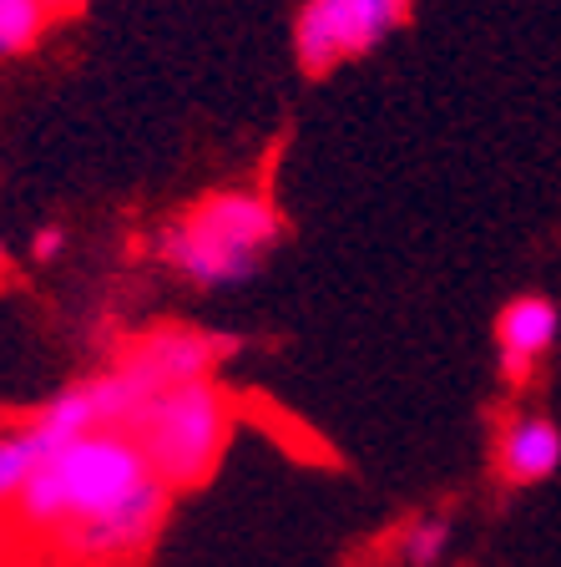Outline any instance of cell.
Instances as JSON below:
<instances>
[{
	"label": "cell",
	"instance_id": "6da1fadb",
	"mask_svg": "<svg viewBox=\"0 0 561 567\" xmlns=\"http://www.w3.org/2000/svg\"><path fill=\"white\" fill-rule=\"evenodd\" d=\"M11 512L71 563L127 567L167 527L173 486L157 482L122 425H106L56 441Z\"/></svg>",
	"mask_w": 561,
	"mask_h": 567
},
{
	"label": "cell",
	"instance_id": "7a4b0ae2",
	"mask_svg": "<svg viewBox=\"0 0 561 567\" xmlns=\"http://www.w3.org/2000/svg\"><path fill=\"white\" fill-rule=\"evenodd\" d=\"M283 244V213L258 188H218L157 228V259L193 289L248 284Z\"/></svg>",
	"mask_w": 561,
	"mask_h": 567
},
{
	"label": "cell",
	"instance_id": "3957f363",
	"mask_svg": "<svg viewBox=\"0 0 561 567\" xmlns=\"http://www.w3.org/2000/svg\"><path fill=\"white\" fill-rule=\"evenodd\" d=\"M127 436L147 456L153 476L173 492L202 486L233 436V401L218 380H187V385L153 390L132 411Z\"/></svg>",
	"mask_w": 561,
	"mask_h": 567
},
{
	"label": "cell",
	"instance_id": "277c9868",
	"mask_svg": "<svg viewBox=\"0 0 561 567\" xmlns=\"http://www.w3.org/2000/svg\"><path fill=\"white\" fill-rule=\"evenodd\" d=\"M409 6L415 0H304L293 16V61L324 82L329 71L374 56L409 21Z\"/></svg>",
	"mask_w": 561,
	"mask_h": 567
},
{
	"label": "cell",
	"instance_id": "5b68a950",
	"mask_svg": "<svg viewBox=\"0 0 561 567\" xmlns=\"http://www.w3.org/2000/svg\"><path fill=\"white\" fill-rule=\"evenodd\" d=\"M238 354L233 334H212L198 324H163V330L132 340L117 354V365L132 370L147 390H167V385H187V380H212V370Z\"/></svg>",
	"mask_w": 561,
	"mask_h": 567
},
{
	"label": "cell",
	"instance_id": "8992f818",
	"mask_svg": "<svg viewBox=\"0 0 561 567\" xmlns=\"http://www.w3.org/2000/svg\"><path fill=\"white\" fill-rule=\"evenodd\" d=\"M491 340H496V375H501V385L511 395H521V390L537 385L541 365L551 360V350L561 340V305L551 295L506 299Z\"/></svg>",
	"mask_w": 561,
	"mask_h": 567
},
{
	"label": "cell",
	"instance_id": "52a82bcc",
	"mask_svg": "<svg viewBox=\"0 0 561 567\" xmlns=\"http://www.w3.org/2000/svg\"><path fill=\"white\" fill-rule=\"evenodd\" d=\"M491 466L501 476V486L511 492H531V486H547L561 472V425L547 411H511L496 425V451Z\"/></svg>",
	"mask_w": 561,
	"mask_h": 567
},
{
	"label": "cell",
	"instance_id": "ba28073f",
	"mask_svg": "<svg viewBox=\"0 0 561 567\" xmlns=\"http://www.w3.org/2000/svg\"><path fill=\"white\" fill-rule=\"evenodd\" d=\"M46 451H51V441H46V431L35 425V415L0 425V507H15V496L31 482V472L41 466Z\"/></svg>",
	"mask_w": 561,
	"mask_h": 567
},
{
	"label": "cell",
	"instance_id": "9c48e42d",
	"mask_svg": "<svg viewBox=\"0 0 561 567\" xmlns=\"http://www.w3.org/2000/svg\"><path fill=\"white\" fill-rule=\"evenodd\" d=\"M450 547H456V517L450 512H415L399 527L395 557L399 567H445Z\"/></svg>",
	"mask_w": 561,
	"mask_h": 567
},
{
	"label": "cell",
	"instance_id": "30bf717a",
	"mask_svg": "<svg viewBox=\"0 0 561 567\" xmlns=\"http://www.w3.org/2000/svg\"><path fill=\"white\" fill-rule=\"evenodd\" d=\"M51 21L56 16L46 11V0H0V61L25 56L31 47H41Z\"/></svg>",
	"mask_w": 561,
	"mask_h": 567
},
{
	"label": "cell",
	"instance_id": "8fae6325",
	"mask_svg": "<svg viewBox=\"0 0 561 567\" xmlns=\"http://www.w3.org/2000/svg\"><path fill=\"white\" fill-rule=\"evenodd\" d=\"M61 248H66V228L46 224V228H35V234H31V259L35 264H56Z\"/></svg>",
	"mask_w": 561,
	"mask_h": 567
},
{
	"label": "cell",
	"instance_id": "7c38bea8",
	"mask_svg": "<svg viewBox=\"0 0 561 567\" xmlns=\"http://www.w3.org/2000/svg\"><path fill=\"white\" fill-rule=\"evenodd\" d=\"M86 0H46V11L51 16H71V11H82Z\"/></svg>",
	"mask_w": 561,
	"mask_h": 567
},
{
	"label": "cell",
	"instance_id": "4fadbf2b",
	"mask_svg": "<svg viewBox=\"0 0 561 567\" xmlns=\"http://www.w3.org/2000/svg\"><path fill=\"white\" fill-rule=\"evenodd\" d=\"M0 269H6V248H0Z\"/></svg>",
	"mask_w": 561,
	"mask_h": 567
}]
</instances>
